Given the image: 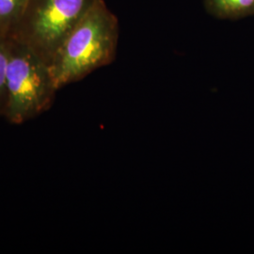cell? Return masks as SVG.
<instances>
[{"mask_svg": "<svg viewBox=\"0 0 254 254\" xmlns=\"http://www.w3.org/2000/svg\"><path fill=\"white\" fill-rule=\"evenodd\" d=\"M119 33L116 15L104 0H96L65 37L49 64L57 89L113 63Z\"/></svg>", "mask_w": 254, "mask_h": 254, "instance_id": "6da1fadb", "label": "cell"}, {"mask_svg": "<svg viewBox=\"0 0 254 254\" xmlns=\"http://www.w3.org/2000/svg\"><path fill=\"white\" fill-rule=\"evenodd\" d=\"M9 39L4 114L21 125L48 109L58 91L49 64L36 51L13 37Z\"/></svg>", "mask_w": 254, "mask_h": 254, "instance_id": "7a4b0ae2", "label": "cell"}, {"mask_svg": "<svg viewBox=\"0 0 254 254\" xmlns=\"http://www.w3.org/2000/svg\"><path fill=\"white\" fill-rule=\"evenodd\" d=\"M96 0H28L8 36L27 44L50 64L65 37Z\"/></svg>", "mask_w": 254, "mask_h": 254, "instance_id": "3957f363", "label": "cell"}, {"mask_svg": "<svg viewBox=\"0 0 254 254\" xmlns=\"http://www.w3.org/2000/svg\"><path fill=\"white\" fill-rule=\"evenodd\" d=\"M209 14L218 19L237 20L254 15V0H204Z\"/></svg>", "mask_w": 254, "mask_h": 254, "instance_id": "277c9868", "label": "cell"}, {"mask_svg": "<svg viewBox=\"0 0 254 254\" xmlns=\"http://www.w3.org/2000/svg\"><path fill=\"white\" fill-rule=\"evenodd\" d=\"M28 0H0V31L8 36L17 24Z\"/></svg>", "mask_w": 254, "mask_h": 254, "instance_id": "5b68a950", "label": "cell"}, {"mask_svg": "<svg viewBox=\"0 0 254 254\" xmlns=\"http://www.w3.org/2000/svg\"><path fill=\"white\" fill-rule=\"evenodd\" d=\"M9 63V39L0 31V115L6 104V76Z\"/></svg>", "mask_w": 254, "mask_h": 254, "instance_id": "8992f818", "label": "cell"}]
</instances>
